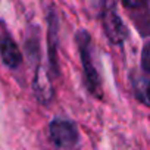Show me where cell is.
Returning <instances> with one entry per match:
<instances>
[{
	"label": "cell",
	"instance_id": "cell-7",
	"mask_svg": "<svg viewBox=\"0 0 150 150\" xmlns=\"http://www.w3.org/2000/svg\"><path fill=\"white\" fill-rule=\"evenodd\" d=\"M87 11L93 15L100 18L103 12L110 8H116V0H86Z\"/></svg>",
	"mask_w": 150,
	"mask_h": 150
},
{
	"label": "cell",
	"instance_id": "cell-6",
	"mask_svg": "<svg viewBox=\"0 0 150 150\" xmlns=\"http://www.w3.org/2000/svg\"><path fill=\"white\" fill-rule=\"evenodd\" d=\"M49 28H47V53H49V65L53 77L59 75V59H57V16L53 11H50L47 16Z\"/></svg>",
	"mask_w": 150,
	"mask_h": 150
},
{
	"label": "cell",
	"instance_id": "cell-2",
	"mask_svg": "<svg viewBox=\"0 0 150 150\" xmlns=\"http://www.w3.org/2000/svg\"><path fill=\"white\" fill-rule=\"evenodd\" d=\"M49 134L53 144L60 150L74 149L80 140V134L75 124L69 119H62V118H56L50 122Z\"/></svg>",
	"mask_w": 150,
	"mask_h": 150
},
{
	"label": "cell",
	"instance_id": "cell-4",
	"mask_svg": "<svg viewBox=\"0 0 150 150\" xmlns=\"http://www.w3.org/2000/svg\"><path fill=\"white\" fill-rule=\"evenodd\" d=\"M125 9L129 11V16L134 21L135 28L143 37L150 35V0H121Z\"/></svg>",
	"mask_w": 150,
	"mask_h": 150
},
{
	"label": "cell",
	"instance_id": "cell-9",
	"mask_svg": "<svg viewBox=\"0 0 150 150\" xmlns=\"http://www.w3.org/2000/svg\"><path fill=\"white\" fill-rule=\"evenodd\" d=\"M141 69L150 75V41H147L143 46L141 52Z\"/></svg>",
	"mask_w": 150,
	"mask_h": 150
},
{
	"label": "cell",
	"instance_id": "cell-5",
	"mask_svg": "<svg viewBox=\"0 0 150 150\" xmlns=\"http://www.w3.org/2000/svg\"><path fill=\"white\" fill-rule=\"evenodd\" d=\"M0 57H2L3 63L11 69H16L22 63V53L18 44L5 30L0 31Z\"/></svg>",
	"mask_w": 150,
	"mask_h": 150
},
{
	"label": "cell",
	"instance_id": "cell-3",
	"mask_svg": "<svg viewBox=\"0 0 150 150\" xmlns=\"http://www.w3.org/2000/svg\"><path fill=\"white\" fill-rule=\"evenodd\" d=\"M100 21H102L103 31L112 44L121 46L128 38V28L125 27L122 18L118 15L116 8H110L106 12H103Z\"/></svg>",
	"mask_w": 150,
	"mask_h": 150
},
{
	"label": "cell",
	"instance_id": "cell-1",
	"mask_svg": "<svg viewBox=\"0 0 150 150\" xmlns=\"http://www.w3.org/2000/svg\"><path fill=\"white\" fill-rule=\"evenodd\" d=\"M75 41L78 46L83 69H84V80L88 93L97 99H102L103 88H102V78L97 71L94 62V50H93V38L86 30H80L75 34Z\"/></svg>",
	"mask_w": 150,
	"mask_h": 150
},
{
	"label": "cell",
	"instance_id": "cell-8",
	"mask_svg": "<svg viewBox=\"0 0 150 150\" xmlns=\"http://www.w3.org/2000/svg\"><path fill=\"white\" fill-rule=\"evenodd\" d=\"M134 90H135L137 99L146 103L147 106H150V81L140 78L137 83H134Z\"/></svg>",
	"mask_w": 150,
	"mask_h": 150
}]
</instances>
